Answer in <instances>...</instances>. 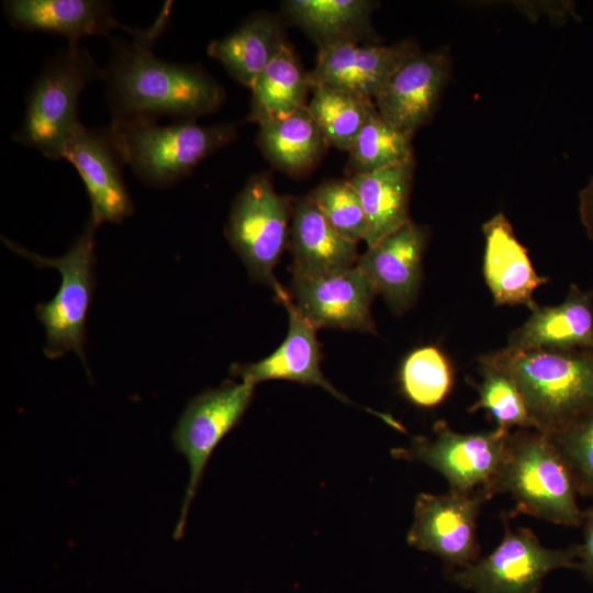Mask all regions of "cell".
Returning a JSON list of instances; mask_svg holds the SVG:
<instances>
[{"instance_id":"16","label":"cell","mask_w":593,"mask_h":593,"mask_svg":"<svg viewBox=\"0 0 593 593\" xmlns=\"http://www.w3.org/2000/svg\"><path fill=\"white\" fill-rule=\"evenodd\" d=\"M288 313L289 329L282 344L269 356L251 363H233L230 373L256 385L267 380H289L316 385L343 402L349 400L338 392L321 370V349L316 328L296 310L289 293L280 284L273 290Z\"/></svg>"},{"instance_id":"32","label":"cell","mask_w":593,"mask_h":593,"mask_svg":"<svg viewBox=\"0 0 593 593\" xmlns=\"http://www.w3.org/2000/svg\"><path fill=\"white\" fill-rule=\"evenodd\" d=\"M549 436L569 466L578 493L593 497V406Z\"/></svg>"},{"instance_id":"25","label":"cell","mask_w":593,"mask_h":593,"mask_svg":"<svg viewBox=\"0 0 593 593\" xmlns=\"http://www.w3.org/2000/svg\"><path fill=\"white\" fill-rule=\"evenodd\" d=\"M257 141L276 168L294 177L311 170L329 146L306 107L259 124Z\"/></svg>"},{"instance_id":"13","label":"cell","mask_w":593,"mask_h":593,"mask_svg":"<svg viewBox=\"0 0 593 593\" xmlns=\"http://www.w3.org/2000/svg\"><path fill=\"white\" fill-rule=\"evenodd\" d=\"M63 158L80 175L90 200V220L120 224L134 205L123 178V160L107 127L81 124L65 146Z\"/></svg>"},{"instance_id":"15","label":"cell","mask_w":593,"mask_h":593,"mask_svg":"<svg viewBox=\"0 0 593 593\" xmlns=\"http://www.w3.org/2000/svg\"><path fill=\"white\" fill-rule=\"evenodd\" d=\"M421 51L412 41L391 45L342 42L318 48L316 66L309 71L311 87L328 86L374 100L395 70Z\"/></svg>"},{"instance_id":"28","label":"cell","mask_w":593,"mask_h":593,"mask_svg":"<svg viewBox=\"0 0 593 593\" xmlns=\"http://www.w3.org/2000/svg\"><path fill=\"white\" fill-rule=\"evenodd\" d=\"M412 137L390 124L374 107L348 152L347 174H370L414 159Z\"/></svg>"},{"instance_id":"29","label":"cell","mask_w":593,"mask_h":593,"mask_svg":"<svg viewBox=\"0 0 593 593\" xmlns=\"http://www.w3.org/2000/svg\"><path fill=\"white\" fill-rule=\"evenodd\" d=\"M399 382L403 395L419 407H434L450 393L454 371L448 358L435 346L412 350L402 361Z\"/></svg>"},{"instance_id":"33","label":"cell","mask_w":593,"mask_h":593,"mask_svg":"<svg viewBox=\"0 0 593 593\" xmlns=\"http://www.w3.org/2000/svg\"><path fill=\"white\" fill-rule=\"evenodd\" d=\"M583 540L579 551V568L578 570L593 586V504L583 510Z\"/></svg>"},{"instance_id":"30","label":"cell","mask_w":593,"mask_h":593,"mask_svg":"<svg viewBox=\"0 0 593 593\" xmlns=\"http://www.w3.org/2000/svg\"><path fill=\"white\" fill-rule=\"evenodd\" d=\"M479 368L482 380L479 384H474L479 398L468 411L474 413L485 410L495 421V429L502 433H511L513 427L535 429L524 398L513 380L501 370L480 360Z\"/></svg>"},{"instance_id":"8","label":"cell","mask_w":593,"mask_h":593,"mask_svg":"<svg viewBox=\"0 0 593 593\" xmlns=\"http://www.w3.org/2000/svg\"><path fill=\"white\" fill-rule=\"evenodd\" d=\"M504 529L493 551L452 572L455 583L473 593H538L551 571L578 570L579 544L551 549L528 528Z\"/></svg>"},{"instance_id":"27","label":"cell","mask_w":593,"mask_h":593,"mask_svg":"<svg viewBox=\"0 0 593 593\" xmlns=\"http://www.w3.org/2000/svg\"><path fill=\"white\" fill-rule=\"evenodd\" d=\"M306 108L329 146L349 152L373 110L374 102L346 91L315 86Z\"/></svg>"},{"instance_id":"34","label":"cell","mask_w":593,"mask_h":593,"mask_svg":"<svg viewBox=\"0 0 593 593\" xmlns=\"http://www.w3.org/2000/svg\"><path fill=\"white\" fill-rule=\"evenodd\" d=\"M579 211L586 234L593 239V178L580 192Z\"/></svg>"},{"instance_id":"17","label":"cell","mask_w":593,"mask_h":593,"mask_svg":"<svg viewBox=\"0 0 593 593\" xmlns=\"http://www.w3.org/2000/svg\"><path fill=\"white\" fill-rule=\"evenodd\" d=\"M427 240V228L410 221L359 256L357 266L394 314L405 313L417 296Z\"/></svg>"},{"instance_id":"5","label":"cell","mask_w":593,"mask_h":593,"mask_svg":"<svg viewBox=\"0 0 593 593\" xmlns=\"http://www.w3.org/2000/svg\"><path fill=\"white\" fill-rule=\"evenodd\" d=\"M103 69L83 47L68 44L52 57L31 85L22 123L12 139L59 160L66 144L82 124L78 108L80 96Z\"/></svg>"},{"instance_id":"9","label":"cell","mask_w":593,"mask_h":593,"mask_svg":"<svg viewBox=\"0 0 593 593\" xmlns=\"http://www.w3.org/2000/svg\"><path fill=\"white\" fill-rule=\"evenodd\" d=\"M510 435L495 428L462 434L438 421L432 437H414L409 447L392 449V455L433 468L446 479L450 491H484L492 499L491 486L504 460Z\"/></svg>"},{"instance_id":"20","label":"cell","mask_w":593,"mask_h":593,"mask_svg":"<svg viewBox=\"0 0 593 593\" xmlns=\"http://www.w3.org/2000/svg\"><path fill=\"white\" fill-rule=\"evenodd\" d=\"M510 350L557 349L593 351V289L571 284L563 302L538 305L508 337Z\"/></svg>"},{"instance_id":"1","label":"cell","mask_w":593,"mask_h":593,"mask_svg":"<svg viewBox=\"0 0 593 593\" xmlns=\"http://www.w3.org/2000/svg\"><path fill=\"white\" fill-rule=\"evenodd\" d=\"M171 4L167 2L155 22L138 30L132 40L110 38L102 80L112 121L157 120L161 115L194 121L223 103V88L201 67L168 61L153 53Z\"/></svg>"},{"instance_id":"24","label":"cell","mask_w":593,"mask_h":593,"mask_svg":"<svg viewBox=\"0 0 593 593\" xmlns=\"http://www.w3.org/2000/svg\"><path fill=\"white\" fill-rule=\"evenodd\" d=\"M369 0H288L282 8L318 48L342 42H373Z\"/></svg>"},{"instance_id":"14","label":"cell","mask_w":593,"mask_h":593,"mask_svg":"<svg viewBox=\"0 0 593 593\" xmlns=\"http://www.w3.org/2000/svg\"><path fill=\"white\" fill-rule=\"evenodd\" d=\"M450 76L451 59L445 49L418 51L395 70L374 105L390 124L413 136L433 119Z\"/></svg>"},{"instance_id":"10","label":"cell","mask_w":593,"mask_h":593,"mask_svg":"<svg viewBox=\"0 0 593 593\" xmlns=\"http://www.w3.org/2000/svg\"><path fill=\"white\" fill-rule=\"evenodd\" d=\"M255 387L246 381H226L194 396L182 412L172 432V441L187 459L190 474L175 538L183 534L189 507L211 454L240 421L251 402Z\"/></svg>"},{"instance_id":"31","label":"cell","mask_w":593,"mask_h":593,"mask_svg":"<svg viewBox=\"0 0 593 593\" xmlns=\"http://www.w3.org/2000/svg\"><path fill=\"white\" fill-rule=\"evenodd\" d=\"M310 197L329 225L343 237L356 244L365 240L367 219L360 198L348 179L325 181Z\"/></svg>"},{"instance_id":"18","label":"cell","mask_w":593,"mask_h":593,"mask_svg":"<svg viewBox=\"0 0 593 593\" xmlns=\"http://www.w3.org/2000/svg\"><path fill=\"white\" fill-rule=\"evenodd\" d=\"M2 7L14 29L61 35L70 45L94 35L110 40L119 27L131 36L138 30L119 23L111 3L101 0H5Z\"/></svg>"},{"instance_id":"26","label":"cell","mask_w":593,"mask_h":593,"mask_svg":"<svg viewBox=\"0 0 593 593\" xmlns=\"http://www.w3.org/2000/svg\"><path fill=\"white\" fill-rule=\"evenodd\" d=\"M248 121L264 122L289 116L306 107L312 90L309 75L289 44H284L251 88Z\"/></svg>"},{"instance_id":"11","label":"cell","mask_w":593,"mask_h":593,"mask_svg":"<svg viewBox=\"0 0 593 593\" xmlns=\"http://www.w3.org/2000/svg\"><path fill=\"white\" fill-rule=\"evenodd\" d=\"M491 500L484 491L446 494L419 493L415 500L407 544L435 555L452 568H465L479 559L477 519Z\"/></svg>"},{"instance_id":"22","label":"cell","mask_w":593,"mask_h":593,"mask_svg":"<svg viewBox=\"0 0 593 593\" xmlns=\"http://www.w3.org/2000/svg\"><path fill=\"white\" fill-rule=\"evenodd\" d=\"M415 159L347 179L357 191L368 223L365 242L372 246L410 219V197Z\"/></svg>"},{"instance_id":"2","label":"cell","mask_w":593,"mask_h":593,"mask_svg":"<svg viewBox=\"0 0 593 593\" xmlns=\"http://www.w3.org/2000/svg\"><path fill=\"white\" fill-rule=\"evenodd\" d=\"M507 374L535 429L552 435L593 406V351L503 348L479 358Z\"/></svg>"},{"instance_id":"21","label":"cell","mask_w":593,"mask_h":593,"mask_svg":"<svg viewBox=\"0 0 593 593\" xmlns=\"http://www.w3.org/2000/svg\"><path fill=\"white\" fill-rule=\"evenodd\" d=\"M289 245L294 277L346 270L355 267L359 259L358 244L329 225L310 194L293 206Z\"/></svg>"},{"instance_id":"3","label":"cell","mask_w":593,"mask_h":593,"mask_svg":"<svg viewBox=\"0 0 593 593\" xmlns=\"http://www.w3.org/2000/svg\"><path fill=\"white\" fill-rule=\"evenodd\" d=\"M508 493L515 512L558 525L580 527L583 510L572 472L551 437L537 429L511 433L492 496Z\"/></svg>"},{"instance_id":"7","label":"cell","mask_w":593,"mask_h":593,"mask_svg":"<svg viewBox=\"0 0 593 593\" xmlns=\"http://www.w3.org/2000/svg\"><path fill=\"white\" fill-rule=\"evenodd\" d=\"M293 206L266 174L253 175L233 201L225 237L249 277L275 290L273 269L289 242Z\"/></svg>"},{"instance_id":"6","label":"cell","mask_w":593,"mask_h":593,"mask_svg":"<svg viewBox=\"0 0 593 593\" xmlns=\"http://www.w3.org/2000/svg\"><path fill=\"white\" fill-rule=\"evenodd\" d=\"M96 224L88 219L82 233L66 254L45 257L2 237L5 246L38 268H55L60 286L52 300L40 303L35 313L45 328L43 351L49 359L75 353L85 363L86 321L94 287Z\"/></svg>"},{"instance_id":"12","label":"cell","mask_w":593,"mask_h":593,"mask_svg":"<svg viewBox=\"0 0 593 593\" xmlns=\"http://www.w3.org/2000/svg\"><path fill=\"white\" fill-rule=\"evenodd\" d=\"M287 291L296 310L316 329L376 334L371 304L378 292L357 265L320 276H293Z\"/></svg>"},{"instance_id":"19","label":"cell","mask_w":593,"mask_h":593,"mask_svg":"<svg viewBox=\"0 0 593 593\" xmlns=\"http://www.w3.org/2000/svg\"><path fill=\"white\" fill-rule=\"evenodd\" d=\"M485 239L483 276L496 305H525L534 311L538 304L534 291L547 282L532 266L527 249L516 238L503 213L482 225Z\"/></svg>"},{"instance_id":"4","label":"cell","mask_w":593,"mask_h":593,"mask_svg":"<svg viewBox=\"0 0 593 593\" xmlns=\"http://www.w3.org/2000/svg\"><path fill=\"white\" fill-rule=\"evenodd\" d=\"M108 130L124 165L156 188L178 182L237 136L234 124L204 126L191 120L166 125L148 119L112 121Z\"/></svg>"},{"instance_id":"23","label":"cell","mask_w":593,"mask_h":593,"mask_svg":"<svg viewBox=\"0 0 593 593\" xmlns=\"http://www.w3.org/2000/svg\"><path fill=\"white\" fill-rule=\"evenodd\" d=\"M284 44L279 21L268 13H257L225 36L212 41L208 54L237 82L251 88Z\"/></svg>"}]
</instances>
